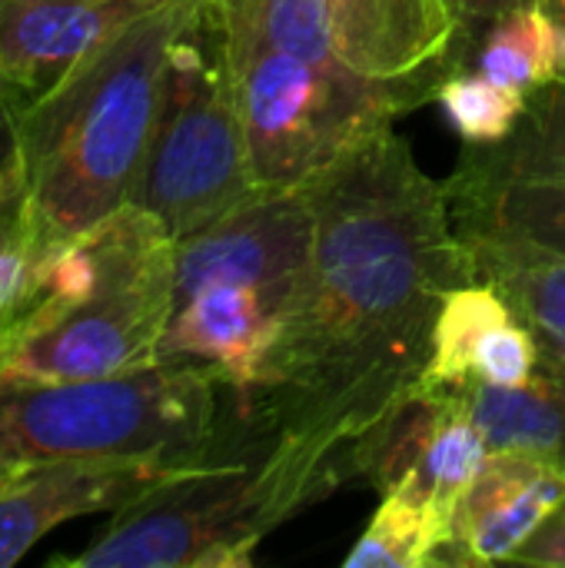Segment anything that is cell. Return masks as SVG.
<instances>
[{
  "label": "cell",
  "mask_w": 565,
  "mask_h": 568,
  "mask_svg": "<svg viewBox=\"0 0 565 568\" xmlns=\"http://www.w3.org/2000/svg\"><path fill=\"white\" fill-rule=\"evenodd\" d=\"M53 253L43 243L20 163L0 173V353L43 300Z\"/></svg>",
  "instance_id": "ffe728a7"
},
{
  "label": "cell",
  "mask_w": 565,
  "mask_h": 568,
  "mask_svg": "<svg viewBox=\"0 0 565 568\" xmlns=\"http://www.w3.org/2000/svg\"><path fill=\"white\" fill-rule=\"evenodd\" d=\"M37 466L33 463H27V459H17L13 453H7L3 446H0V499L27 476V473H33Z\"/></svg>",
  "instance_id": "4316f807"
},
{
  "label": "cell",
  "mask_w": 565,
  "mask_h": 568,
  "mask_svg": "<svg viewBox=\"0 0 565 568\" xmlns=\"http://www.w3.org/2000/svg\"><path fill=\"white\" fill-rule=\"evenodd\" d=\"M476 276L500 290L513 313L533 329L543 353L565 366V256L539 246L463 236Z\"/></svg>",
  "instance_id": "e0dca14e"
},
{
  "label": "cell",
  "mask_w": 565,
  "mask_h": 568,
  "mask_svg": "<svg viewBox=\"0 0 565 568\" xmlns=\"http://www.w3.org/2000/svg\"><path fill=\"white\" fill-rule=\"evenodd\" d=\"M536 3H539V0H450L453 13H456V20H460V33H456V43H453L460 67H466V57H470L476 37H480L490 23H496V20L506 17V13L536 7Z\"/></svg>",
  "instance_id": "cb8c5ba5"
},
{
  "label": "cell",
  "mask_w": 565,
  "mask_h": 568,
  "mask_svg": "<svg viewBox=\"0 0 565 568\" xmlns=\"http://www.w3.org/2000/svg\"><path fill=\"white\" fill-rule=\"evenodd\" d=\"M176 473L186 469L123 459H57L37 466L0 499V568L17 566L57 526L117 513Z\"/></svg>",
  "instance_id": "8fae6325"
},
{
  "label": "cell",
  "mask_w": 565,
  "mask_h": 568,
  "mask_svg": "<svg viewBox=\"0 0 565 568\" xmlns=\"http://www.w3.org/2000/svg\"><path fill=\"white\" fill-rule=\"evenodd\" d=\"M453 519L440 509L383 493L370 526L343 559V568H433L450 542Z\"/></svg>",
  "instance_id": "44dd1931"
},
{
  "label": "cell",
  "mask_w": 565,
  "mask_h": 568,
  "mask_svg": "<svg viewBox=\"0 0 565 568\" xmlns=\"http://www.w3.org/2000/svg\"><path fill=\"white\" fill-rule=\"evenodd\" d=\"M460 160L503 180L565 193V80L526 97V110L503 143L463 146Z\"/></svg>",
  "instance_id": "ac0fdd59"
},
{
  "label": "cell",
  "mask_w": 565,
  "mask_h": 568,
  "mask_svg": "<svg viewBox=\"0 0 565 568\" xmlns=\"http://www.w3.org/2000/svg\"><path fill=\"white\" fill-rule=\"evenodd\" d=\"M246 146L263 190H303L396 116L436 100L456 63L410 80H373L346 63H310L270 47H230Z\"/></svg>",
  "instance_id": "8992f818"
},
{
  "label": "cell",
  "mask_w": 565,
  "mask_h": 568,
  "mask_svg": "<svg viewBox=\"0 0 565 568\" xmlns=\"http://www.w3.org/2000/svg\"><path fill=\"white\" fill-rule=\"evenodd\" d=\"M200 0H163L30 97L17 163L50 253L133 203L150 153L170 43Z\"/></svg>",
  "instance_id": "3957f363"
},
{
  "label": "cell",
  "mask_w": 565,
  "mask_h": 568,
  "mask_svg": "<svg viewBox=\"0 0 565 568\" xmlns=\"http://www.w3.org/2000/svg\"><path fill=\"white\" fill-rule=\"evenodd\" d=\"M539 7H543V10L559 23V30L565 33V0H539Z\"/></svg>",
  "instance_id": "f1b7e54d"
},
{
  "label": "cell",
  "mask_w": 565,
  "mask_h": 568,
  "mask_svg": "<svg viewBox=\"0 0 565 568\" xmlns=\"http://www.w3.org/2000/svg\"><path fill=\"white\" fill-rule=\"evenodd\" d=\"M460 236L539 246L565 256V193L503 180L463 160L446 180Z\"/></svg>",
  "instance_id": "2e32d148"
},
{
  "label": "cell",
  "mask_w": 565,
  "mask_h": 568,
  "mask_svg": "<svg viewBox=\"0 0 565 568\" xmlns=\"http://www.w3.org/2000/svg\"><path fill=\"white\" fill-rule=\"evenodd\" d=\"M486 456L490 446L456 393L420 379L366 436L363 479L380 493L426 503L453 519Z\"/></svg>",
  "instance_id": "ba28073f"
},
{
  "label": "cell",
  "mask_w": 565,
  "mask_h": 568,
  "mask_svg": "<svg viewBox=\"0 0 565 568\" xmlns=\"http://www.w3.org/2000/svg\"><path fill=\"white\" fill-rule=\"evenodd\" d=\"M466 67L529 97L565 80V33L539 3L506 13L476 37Z\"/></svg>",
  "instance_id": "d6986e66"
},
{
  "label": "cell",
  "mask_w": 565,
  "mask_h": 568,
  "mask_svg": "<svg viewBox=\"0 0 565 568\" xmlns=\"http://www.w3.org/2000/svg\"><path fill=\"white\" fill-rule=\"evenodd\" d=\"M313 243L266 386L246 403L273 423L366 439L420 383L443 300L476 283L446 180L393 130L310 186Z\"/></svg>",
  "instance_id": "6da1fadb"
},
{
  "label": "cell",
  "mask_w": 565,
  "mask_h": 568,
  "mask_svg": "<svg viewBox=\"0 0 565 568\" xmlns=\"http://www.w3.org/2000/svg\"><path fill=\"white\" fill-rule=\"evenodd\" d=\"M543 349L533 329L490 283L456 286L433 323L430 359L420 379L426 383H486L523 386L539 369Z\"/></svg>",
  "instance_id": "4fadbf2b"
},
{
  "label": "cell",
  "mask_w": 565,
  "mask_h": 568,
  "mask_svg": "<svg viewBox=\"0 0 565 568\" xmlns=\"http://www.w3.org/2000/svg\"><path fill=\"white\" fill-rule=\"evenodd\" d=\"M516 566L565 568V503L536 529V536L513 556Z\"/></svg>",
  "instance_id": "d4e9b609"
},
{
  "label": "cell",
  "mask_w": 565,
  "mask_h": 568,
  "mask_svg": "<svg viewBox=\"0 0 565 568\" xmlns=\"http://www.w3.org/2000/svg\"><path fill=\"white\" fill-rule=\"evenodd\" d=\"M160 3L163 0H0V80L37 97Z\"/></svg>",
  "instance_id": "7c38bea8"
},
{
  "label": "cell",
  "mask_w": 565,
  "mask_h": 568,
  "mask_svg": "<svg viewBox=\"0 0 565 568\" xmlns=\"http://www.w3.org/2000/svg\"><path fill=\"white\" fill-rule=\"evenodd\" d=\"M293 296L216 280L176 300L157 359L210 366L240 399L266 386L270 359Z\"/></svg>",
  "instance_id": "9c48e42d"
},
{
  "label": "cell",
  "mask_w": 565,
  "mask_h": 568,
  "mask_svg": "<svg viewBox=\"0 0 565 568\" xmlns=\"http://www.w3.org/2000/svg\"><path fill=\"white\" fill-rule=\"evenodd\" d=\"M93 283L67 303L40 300L0 353V386L77 383L157 363L176 306V236L140 203L87 233Z\"/></svg>",
  "instance_id": "5b68a950"
},
{
  "label": "cell",
  "mask_w": 565,
  "mask_h": 568,
  "mask_svg": "<svg viewBox=\"0 0 565 568\" xmlns=\"http://www.w3.org/2000/svg\"><path fill=\"white\" fill-rule=\"evenodd\" d=\"M260 190L226 27L200 0L170 43L160 113L133 203L183 240Z\"/></svg>",
  "instance_id": "52a82bcc"
},
{
  "label": "cell",
  "mask_w": 565,
  "mask_h": 568,
  "mask_svg": "<svg viewBox=\"0 0 565 568\" xmlns=\"http://www.w3.org/2000/svg\"><path fill=\"white\" fill-rule=\"evenodd\" d=\"M565 503V469L529 453H490L456 506L440 566L513 562Z\"/></svg>",
  "instance_id": "30bf717a"
},
{
  "label": "cell",
  "mask_w": 565,
  "mask_h": 568,
  "mask_svg": "<svg viewBox=\"0 0 565 568\" xmlns=\"http://www.w3.org/2000/svg\"><path fill=\"white\" fill-rule=\"evenodd\" d=\"M210 366L157 359L140 369L0 386V446L33 466L123 459L196 469L233 453L250 426L240 396Z\"/></svg>",
  "instance_id": "277c9868"
},
{
  "label": "cell",
  "mask_w": 565,
  "mask_h": 568,
  "mask_svg": "<svg viewBox=\"0 0 565 568\" xmlns=\"http://www.w3.org/2000/svg\"><path fill=\"white\" fill-rule=\"evenodd\" d=\"M443 386L466 406L490 453H529L565 469V366L556 356L543 353L539 369L523 386L473 379Z\"/></svg>",
  "instance_id": "9a60e30c"
},
{
  "label": "cell",
  "mask_w": 565,
  "mask_h": 568,
  "mask_svg": "<svg viewBox=\"0 0 565 568\" xmlns=\"http://www.w3.org/2000/svg\"><path fill=\"white\" fill-rule=\"evenodd\" d=\"M436 100L446 110L453 130L460 133L463 146L503 143L516 130V123L526 110L523 93L490 80L486 73H480L473 67L453 70L440 83Z\"/></svg>",
  "instance_id": "603a6c76"
},
{
  "label": "cell",
  "mask_w": 565,
  "mask_h": 568,
  "mask_svg": "<svg viewBox=\"0 0 565 568\" xmlns=\"http://www.w3.org/2000/svg\"><path fill=\"white\" fill-rule=\"evenodd\" d=\"M206 7H213L220 17H233V13H243L253 0H203Z\"/></svg>",
  "instance_id": "83f0119b"
},
{
  "label": "cell",
  "mask_w": 565,
  "mask_h": 568,
  "mask_svg": "<svg viewBox=\"0 0 565 568\" xmlns=\"http://www.w3.org/2000/svg\"><path fill=\"white\" fill-rule=\"evenodd\" d=\"M336 57L373 80H410L456 63L450 0H326Z\"/></svg>",
  "instance_id": "5bb4252c"
},
{
  "label": "cell",
  "mask_w": 565,
  "mask_h": 568,
  "mask_svg": "<svg viewBox=\"0 0 565 568\" xmlns=\"http://www.w3.org/2000/svg\"><path fill=\"white\" fill-rule=\"evenodd\" d=\"M220 20L230 47H270L310 63H343L333 47L326 0H253L243 13Z\"/></svg>",
  "instance_id": "7402d4cb"
},
{
  "label": "cell",
  "mask_w": 565,
  "mask_h": 568,
  "mask_svg": "<svg viewBox=\"0 0 565 568\" xmlns=\"http://www.w3.org/2000/svg\"><path fill=\"white\" fill-rule=\"evenodd\" d=\"M30 97L20 93L10 83H0V173L17 163V126H20V110Z\"/></svg>",
  "instance_id": "484cf974"
},
{
  "label": "cell",
  "mask_w": 565,
  "mask_h": 568,
  "mask_svg": "<svg viewBox=\"0 0 565 568\" xmlns=\"http://www.w3.org/2000/svg\"><path fill=\"white\" fill-rule=\"evenodd\" d=\"M246 406V403H243ZM243 443L113 513L67 568H246L260 542L303 509L363 479V443L336 429L273 423L246 406Z\"/></svg>",
  "instance_id": "7a4b0ae2"
}]
</instances>
